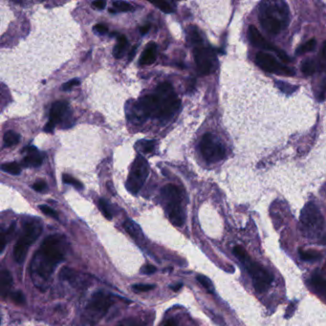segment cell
Listing matches in <instances>:
<instances>
[{"label":"cell","instance_id":"obj_43","mask_svg":"<svg viewBox=\"0 0 326 326\" xmlns=\"http://www.w3.org/2000/svg\"><path fill=\"white\" fill-rule=\"evenodd\" d=\"M6 244H7V235L2 230L1 231V235H0V249H1V253L4 251Z\"/></svg>","mask_w":326,"mask_h":326},{"label":"cell","instance_id":"obj_27","mask_svg":"<svg viewBox=\"0 0 326 326\" xmlns=\"http://www.w3.org/2000/svg\"><path fill=\"white\" fill-rule=\"evenodd\" d=\"M99 208H100V210L102 211L103 214L105 215L106 218H107L108 220H111L112 219V216H113L112 215V212L110 210V207H109L108 203L106 202L105 199L102 198V199L99 200Z\"/></svg>","mask_w":326,"mask_h":326},{"label":"cell","instance_id":"obj_35","mask_svg":"<svg viewBox=\"0 0 326 326\" xmlns=\"http://www.w3.org/2000/svg\"><path fill=\"white\" fill-rule=\"evenodd\" d=\"M155 288V285L152 284H135L132 286V290L136 293H145Z\"/></svg>","mask_w":326,"mask_h":326},{"label":"cell","instance_id":"obj_28","mask_svg":"<svg viewBox=\"0 0 326 326\" xmlns=\"http://www.w3.org/2000/svg\"><path fill=\"white\" fill-rule=\"evenodd\" d=\"M317 44L316 39H310L307 42H305L304 44L301 45L300 48L297 49V54L298 55H301V54L307 53V52H311L315 49Z\"/></svg>","mask_w":326,"mask_h":326},{"label":"cell","instance_id":"obj_39","mask_svg":"<svg viewBox=\"0 0 326 326\" xmlns=\"http://www.w3.org/2000/svg\"><path fill=\"white\" fill-rule=\"evenodd\" d=\"M79 83H80V81H79L78 79H71V80L67 81L66 83H64V84H63L62 90H63V91H68V90L72 89V87L77 86V85H79Z\"/></svg>","mask_w":326,"mask_h":326},{"label":"cell","instance_id":"obj_34","mask_svg":"<svg viewBox=\"0 0 326 326\" xmlns=\"http://www.w3.org/2000/svg\"><path fill=\"white\" fill-rule=\"evenodd\" d=\"M118 326H146V323L139 318L131 317L122 321Z\"/></svg>","mask_w":326,"mask_h":326},{"label":"cell","instance_id":"obj_14","mask_svg":"<svg viewBox=\"0 0 326 326\" xmlns=\"http://www.w3.org/2000/svg\"><path fill=\"white\" fill-rule=\"evenodd\" d=\"M68 103L63 101H58L52 106L50 110L49 121L44 126V131L46 133H53L56 125L59 124L64 116L68 111Z\"/></svg>","mask_w":326,"mask_h":326},{"label":"cell","instance_id":"obj_45","mask_svg":"<svg viewBox=\"0 0 326 326\" xmlns=\"http://www.w3.org/2000/svg\"><path fill=\"white\" fill-rule=\"evenodd\" d=\"M150 29V24H147V25H145V26H143L140 28V33H141L142 35H146V34H148V33H149Z\"/></svg>","mask_w":326,"mask_h":326},{"label":"cell","instance_id":"obj_22","mask_svg":"<svg viewBox=\"0 0 326 326\" xmlns=\"http://www.w3.org/2000/svg\"><path fill=\"white\" fill-rule=\"evenodd\" d=\"M317 69V65L314 61L307 60L301 64V71L305 76H312Z\"/></svg>","mask_w":326,"mask_h":326},{"label":"cell","instance_id":"obj_48","mask_svg":"<svg viewBox=\"0 0 326 326\" xmlns=\"http://www.w3.org/2000/svg\"><path fill=\"white\" fill-rule=\"evenodd\" d=\"M182 284L181 283H179V284H177V285H172V286H170V288L173 290V291H179L181 288H182Z\"/></svg>","mask_w":326,"mask_h":326},{"label":"cell","instance_id":"obj_1","mask_svg":"<svg viewBox=\"0 0 326 326\" xmlns=\"http://www.w3.org/2000/svg\"><path fill=\"white\" fill-rule=\"evenodd\" d=\"M66 253L65 238L61 235H52L45 238L31 262V273L34 277L47 281L58 265L64 260Z\"/></svg>","mask_w":326,"mask_h":326},{"label":"cell","instance_id":"obj_38","mask_svg":"<svg viewBox=\"0 0 326 326\" xmlns=\"http://www.w3.org/2000/svg\"><path fill=\"white\" fill-rule=\"evenodd\" d=\"M143 151L146 152V153H150L151 151H153L154 150V147H155V141L153 140H150V141H143Z\"/></svg>","mask_w":326,"mask_h":326},{"label":"cell","instance_id":"obj_24","mask_svg":"<svg viewBox=\"0 0 326 326\" xmlns=\"http://www.w3.org/2000/svg\"><path fill=\"white\" fill-rule=\"evenodd\" d=\"M300 258L304 261H315L320 258V255L314 251H300Z\"/></svg>","mask_w":326,"mask_h":326},{"label":"cell","instance_id":"obj_20","mask_svg":"<svg viewBox=\"0 0 326 326\" xmlns=\"http://www.w3.org/2000/svg\"><path fill=\"white\" fill-rule=\"evenodd\" d=\"M312 284L319 294L326 297V280L319 274H315L312 277Z\"/></svg>","mask_w":326,"mask_h":326},{"label":"cell","instance_id":"obj_15","mask_svg":"<svg viewBox=\"0 0 326 326\" xmlns=\"http://www.w3.org/2000/svg\"><path fill=\"white\" fill-rule=\"evenodd\" d=\"M23 151H28V155L22 161V165L24 167H33V168H38L42 164V156L38 152V150L35 149V147H28Z\"/></svg>","mask_w":326,"mask_h":326},{"label":"cell","instance_id":"obj_17","mask_svg":"<svg viewBox=\"0 0 326 326\" xmlns=\"http://www.w3.org/2000/svg\"><path fill=\"white\" fill-rule=\"evenodd\" d=\"M13 276L8 270H3L0 274V289L3 297H5L12 287Z\"/></svg>","mask_w":326,"mask_h":326},{"label":"cell","instance_id":"obj_4","mask_svg":"<svg viewBox=\"0 0 326 326\" xmlns=\"http://www.w3.org/2000/svg\"><path fill=\"white\" fill-rule=\"evenodd\" d=\"M165 202V209L169 221L176 227H182L185 223V212L182 207V194L176 185H165L161 192Z\"/></svg>","mask_w":326,"mask_h":326},{"label":"cell","instance_id":"obj_2","mask_svg":"<svg viewBox=\"0 0 326 326\" xmlns=\"http://www.w3.org/2000/svg\"><path fill=\"white\" fill-rule=\"evenodd\" d=\"M290 12L286 2L282 0H267L259 6V22L270 35H277L288 26Z\"/></svg>","mask_w":326,"mask_h":326},{"label":"cell","instance_id":"obj_31","mask_svg":"<svg viewBox=\"0 0 326 326\" xmlns=\"http://www.w3.org/2000/svg\"><path fill=\"white\" fill-rule=\"evenodd\" d=\"M197 281L198 282L202 285L203 287L209 292V293H213L214 290H213V285H212V282L211 280H209L207 276L203 275V274H199L197 275Z\"/></svg>","mask_w":326,"mask_h":326},{"label":"cell","instance_id":"obj_16","mask_svg":"<svg viewBox=\"0 0 326 326\" xmlns=\"http://www.w3.org/2000/svg\"><path fill=\"white\" fill-rule=\"evenodd\" d=\"M157 58V47L156 44L151 42L148 45L147 49L143 52L140 59V64L142 65H150L156 61Z\"/></svg>","mask_w":326,"mask_h":326},{"label":"cell","instance_id":"obj_19","mask_svg":"<svg viewBox=\"0 0 326 326\" xmlns=\"http://www.w3.org/2000/svg\"><path fill=\"white\" fill-rule=\"evenodd\" d=\"M20 140V135L18 133L15 132L13 130H9L5 133L3 137V142L5 147H13L18 145Z\"/></svg>","mask_w":326,"mask_h":326},{"label":"cell","instance_id":"obj_18","mask_svg":"<svg viewBox=\"0 0 326 326\" xmlns=\"http://www.w3.org/2000/svg\"><path fill=\"white\" fill-rule=\"evenodd\" d=\"M128 46V40L125 35H118L117 44L115 46L113 55L116 59H122L124 57V52Z\"/></svg>","mask_w":326,"mask_h":326},{"label":"cell","instance_id":"obj_12","mask_svg":"<svg viewBox=\"0 0 326 326\" xmlns=\"http://www.w3.org/2000/svg\"><path fill=\"white\" fill-rule=\"evenodd\" d=\"M300 221L302 226L307 230L311 231L321 229L323 225L322 215L317 209V206L313 203H308L305 205L301 212Z\"/></svg>","mask_w":326,"mask_h":326},{"label":"cell","instance_id":"obj_26","mask_svg":"<svg viewBox=\"0 0 326 326\" xmlns=\"http://www.w3.org/2000/svg\"><path fill=\"white\" fill-rule=\"evenodd\" d=\"M113 8L116 11V13L117 12H130V11L134 10L132 5L128 2H125V1H114Z\"/></svg>","mask_w":326,"mask_h":326},{"label":"cell","instance_id":"obj_46","mask_svg":"<svg viewBox=\"0 0 326 326\" xmlns=\"http://www.w3.org/2000/svg\"><path fill=\"white\" fill-rule=\"evenodd\" d=\"M136 51H137V45H136V46H134L132 48V50L130 51L129 57H128V62H131L133 59H134V57H135V55H136Z\"/></svg>","mask_w":326,"mask_h":326},{"label":"cell","instance_id":"obj_33","mask_svg":"<svg viewBox=\"0 0 326 326\" xmlns=\"http://www.w3.org/2000/svg\"><path fill=\"white\" fill-rule=\"evenodd\" d=\"M232 252H234L235 256H237L242 263L249 257L247 253H246V251L243 249V247H241V246H236V247L234 248Z\"/></svg>","mask_w":326,"mask_h":326},{"label":"cell","instance_id":"obj_40","mask_svg":"<svg viewBox=\"0 0 326 326\" xmlns=\"http://www.w3.org/2000/svg\"><path fill=\"white\" fill-rule=\"evenodd\" d=\"M94 31L98 34H100V35H106L108 33V27L105 25V24L99 23V24L94 26Z\"/></svg>","mask_w":326,"mask_h":326},{"label":"cell","instance_id":"obj_23","mask_svg":"<svg viewBox=\"0 0 326 326\" xmlns=\"http://www.w3.org/2000/svg\"><path fill=\"white\" fill-rule=\"evenodd\" d=\"M2 170L5 172H8L10 174L13 175H18L21 172V168L18 165V163L13 162V163H7V164H3L2 165Z\"/></svg>","mask_w":326,"mask_h":326},{"label":"cell","instance_id":"obj_36","mask_svg":"<svg viewBox=\"0 0 326 326\" xmlns=\"http://www.w3.org/2000/svg\"><path fill=\"white\" fill-rule=\"evenodd\" d=\"M39 210L41 212H43L46 215L52 217V218H55V219H59V215H58V212H56L55 210H53L52 208L46 206V205H40L39 206Z\"/></svg>","mask_w":326,"mask_h":326},{"label":"cell","instance_id":"obj_9","mask_svg":"<svg viewBox=\"0 0 326 326\" xmlns=\"http://www.w3.org/2000/svg\"><path fill=\"white\" fill-rule=\"evenodd\" d=\"M113 304L112 297L104 292H96L89 300L87 312L92 318L99 319L104 317Z\"/></svg>","mask_w":326,"mask_h":326},{"label":"cell","instance_id":"obj_13","mask_svg":"<svg viewBox=\"0 0 326 326\" xmlns=\"http://www.w3.org/2000/svg\"><path fill=\"white\" fill-rule=\"evenodd\" d=\"M248 35H249V39H250L251 43L254 46L264 49V50H268V51L275 52L282 61H284L285 62H290V59L288 58V56L282 50L277 49L271 42H269L264 36L261 35V33L256 29V27L253 26V25L249 27V34Z\"/></svg>","mask_w":326,"mask_h":326},{"label":"cell","instance_id":"obj_8","mask_svg":"<svg viewBox=\"0 0 326 326\" xmlns=\"http://www.w3.org/2000/svg\"><path fill=\"white\" fill-rule=\"evenodd\" d=\"M243 264L245 265L248 273H250L253 280L256 291L258 293L266 291L273 282V275L267 272L261 265L252 260L250 256L243 262Z\"/></svg>","mask_w":326,"mask_h":326},{"label":"cell","instance_id":"obj_6","mask_svg":"<svg viewBox=\"0 0 326 326\" xmlns=\"http://www.w3.org/2000/svg\"><path fill=\"white\" fill-rule=\"evenodd\" d=\"M149 172L150 168L147 160L142 155H138L133 162L131 170L126 182L127 190L131 194H138L149 176Z\"/></svg>","mask_w":326,"mask_h":326},{"label":"cell","instance_id":"obj_10","mask_svg":"<svg viewBox=\"0 0 326 326\" xmlns=\"http://www.w3.org/2000/svg\"><path fill=\"white\" fill-rule=\"evenodd\" d=\"M256 64L268 73H273L276 75H284V76H294L296 72L292 68L284 66L274 59L272 55L259 52L256 57Z\"/></svg>","mask_w":326,"mask_h":326},{"label":"cell","instance_id":"obj_5","mask_svg":"<svg viewBox=\"0 0 326 326\" xmlns=\"http://www.w3.org/2000/svg\"><path fill=\"white\" fill-rule=\"evenodd\" d=\"M41 231L42 224L40 221L37 219H30L25 222L23 226V231L18 238L14 250V256L18 264H22L25 261L29 248L40 237Z\"/></svg>","mask_w":326,"mask_h":326},{"label":"cell","instance_id":"obj_29","mask_svg":"<svg viewBox=\"0 0 326 326\" xmlns=\"http://www.w3.org/2000/svg\"><path fill=\"white\" fill-rule=\"evenodd\" d=\"M188 38L192 42V44L196 45V47H198L199 44L202 43V37H201V35L199 34V32L195 28H194L191 31H189Z\"/></svg>","mask_w":326,"mask_h":326},{"label":"cell","instance_id":"obj_50","mask_svg":"<svg viewBox=\"0 0 326 326\" xmlns=\"http://www.w3.org/2000/svg\"><path fill=\"white\" fill-rule=\"evenodd\" d=\"M323 56L326 59V42L324 43V46H323Z\"/></svg>","mask_w":326,"mask_h":326},{"label":"cell","instance_id":"obj_49","mask_svg":"<svg viewBox=\"0 0 326 326\" xmlns=\"http://www.w3.org/2000/svg\"><path fill=\"white\" fill-rule=\"evenodd\" d=\"M164 326H177V325L176 324H175V322H174L173 320H171V319H170V320H168V321H167V322H166V324H165V325Z\"/></svg>","mask_w":326,"mask_h":326},{"label":"cell","instance_id":"obj_3","mask_svg":"<svg viewBox=\"0 0 326 326\" xmlns=\"http://www.w3.org/2000/svg\"><path fill=\"white\" fill-rule=\"evenodd\" d=\"M155 95L157 96V110L154 118L162 121H168L178 111L181 106V100L177 97L172 85L169 82L160 83Z\"/></svg>","mask_w":326,"mask_h":326},{"label":"cell","instance_id":"obj_30","mask_svg":"<svg viewBox=\"0 0 326 326\" xmlns=\"http://www.w3.org/2000/svg\"><path fill=\"white\" fill-rule=\"evenodd\" d=\"M62 181L64 184H68V185H73L75 189L77 190H82L83 189V185L79 182V180L75 179L74 177L68 175V174H63L62 176Z\"/></svg>","mask_w":326,"mask_h":326},{"label":"cell","instance_id":"obj_44","mask_svg":"<svg viewBox=\"0 0 326 326\" xmlns=\"http://www.w3.org/2000/svg\"><path fill=\"white\" fill-rule=\"evenodd\" d=\"M92 5L98 10H104L106 8V1H101V0H98V1H94L92 3Z\"/></svg>","mask_w":326,"mask_h":326},{"label":"cell","instance_id":"obj_41","mask_svg":"<svg viewBox=\"0 0 326 326\" xmlns=\"http://www.w3.org/2000/svg\"><path fill=\"white\" fill-rule=\"evenodd\" d=\"M33 189L35 190V192H43L46 189H47V184L45 183L44 181L42 180H39L37 182H35V184L33 185Z\"/></svg>","mask_w":326,"mask_h":326},{"label":"cell","instance_id":"obj_25","mask_svg":"<svg viewBox=\"0 0 326 326\" xmlns=\"http://www.w3.org/2000/svg\"><path fill=\"white\" fill-rule=\"evenodd\" d=\"M154 6H156L158 9L161 10L163 13L165 14H172L174 12L173 7L170 5V3H168L167 1H152L151 2Z\"/></svg>","mask_w":326,"mask_h":326},{"label":"cell","instance_id":"obj_11","mask_svg":"<svg viewBox=\"0 0 326 326\" xmlns=\"http://www.w3.org/2000/svg\"><path fill=\"white\" fill-rule=\"evenodd\" d=\"M194 60L197 69L201 75H210L213 70L214 63L216 61L215 54L212 48L198 46L194 50Z\"/></svg>","mask_w":326,"mask_h":326},{"label":"cell","instance_id":"obj_37","mask_svg":"<svg viewBox=\"0 0 326 326\" xmlns=\"http://www.w3.org/2000/svg\"><path fill=\"white\" fill-rule=\"evenodd\" d=\"M11 299L17 304H24L25 297L20 291L14 292L11 294Z\"/></svg>","mask_w":326,"mask_h":326},{"label":"cell","instance_id":"obj_21","mask_svg":"<svg viewBox=\"0 0 326 326\" xmlns=\"http://www.w3.org/2000/svg\"><path fill=\"white\" fill-rule=\"evenodd\" d=\"M124 227V229H126V231L133 238H138L139 235L141 234V229L139 228V226L136 223H134L133 221H125Z\"/></svg>","mask_w":326,"mask_h":326},{"label":"cell","instance_id":"obj_42","mask_svg":"<svg viewBox=\"0 0 326 326\" xmlns=\"http://www.w3.org/2000/svg\"><path fill=\"white\" fill-rule=\"evenodd\" d=\"M156 267L153 266V265H145L143 268L141 269V272L143 273H146V274H151V273H154L156 272Z\"/></svg>","mask_w":326,"mask_h":326},{"label":"cell","instance_id":"obj_32","mask_svg":"<svg viewBox=\"0 0 326 326\" xmlns=\"http://www.w3.org/2000/svg\"><path fill=\"white\" fill-rule=\"evenodd\" d=\"M276 86L281 89L282 92L287 93V94H292L293 92H295L298 89L297 86L292 85L289 83H286V82H283V81H276Z\"/></svg>","mask_w":326,"mask_h":326},{"label":"cell","instance_id":"obj_47","mask_svg":"<svg viewBox=\"0 0 326 326\" xmlns=\"http://www.w3.org/2000/svg\"><path fill=\"white\" fill-rule=\"evenodd\" d=\"M293 313H294V304H291L290 306H289V308H288V310H287V314H286V318H289V317H291L292 315H293Z\"/></svg>","mask_w":326,"mask_h":326},{"label":"cell","instance_id":"obj_7","mask_svg":"<svg viewBox=\"0 0 326 326\" xmlns=\"http://www.w3.org/2000/svg\"><path fill=\"white\" fill-rule=\"evenodd\" d=\"M200 151L203 158L208 163H217L225 158V148L219 139L211 133L203 136L200 142Z\"/></svg>","mask_w":326,"mask_h":326}]
</instances>
